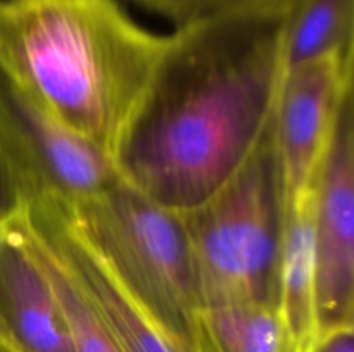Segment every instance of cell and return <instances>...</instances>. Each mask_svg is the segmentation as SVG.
<instances>
[{
    "label": "cell",
    "instance_id": "cell-8",
    "mask_svg": "<svg viewBox=\"0 0 354 352\" xmlns=\"http://www.w3.org/2000/svg\"><path fill=\"white\" fill-rule=\"evenodd\" d=\"M21 223L61 261L123 352H180L85 244L62 202L31 200Z\"/></svg>",
    "mask_w": 354,
    "mask_h": 352
},
{
    "label": "cell",
    "instance_id": "cell-13",
    "mask_svg": "<svg viewBox=\"0 0 354 352\" xmlns=\"http://www.w3.org/2000/svg\"><path fill=\"white\" fill-rule=\"evenodd\" d=\"M16 228L28 251L45 271L57 295L59 304L68 320L75 352H123L61 261L24 228L21 217L16 221Z\"/></svg>",
    "mask_w": 354,
    "mask_h": 352
},
{
    "label": "cell",
    "instance_id": "cell-2",
    "mask_svg": "<svg viewBox=\"0 0 354 352\" xmlns=\"http://www.w3.org/2000/svg\"><path fill=\"white\" fill-rule=\"evenodd\" d=\"M165 43L118 0H0V69L111 157Z\"/></svg>",
    "mask_w": 354,
    "mask_h": 352
},
{
    "label": "cell",
    "instance_id": "cell-19",
    "mask_svg": "<svg viewBox=\"0 0 354 352\" xmlns=\"http://www.w3.org/2000/svg\"><path fill=\"white\" fill-rule=\"evenodd\" d=\"M185 352H197V351H185Z\"/></svg>",
    "mask_w": 354,
    "mask_h": 352
},
{
    "label": "cell",
    "instance_id": "cell-5",
    "mask_svg": "<svg viewBox=\"0 0 354 352\" xmlns=\"http://www.w3.org/2000/svg\"><path fill=\"white\" fill-rule=\"evenodd\" d=\"M0 145L28 202L73 206L121 182L114 159L45 113L0 69Z\"/></svg>",
    "mask_w": 354,
    "mask_h": 352
},
{
    "label": "cell",
    "instance_id": "cell-6",
    "mask_svg": "<svg viewBox=\"0 0 354 352\" xmlns=\"http://www.w3.org/2000/svg\"><path fill=\"white\" fill-rule=\"evenodd\" d=\"M353 92V54H335L286 71L273 138L287 206L317 188L335 124Z\"/></svg>",
    "mask_w": 354,
    "mask_h": 352
},
{
    "label": "cell",
    "instance_id": "cell-9",
    "mask_svg": "<svg viewBox=\"0 0 354 352\" xmlns=\"http://www.w3.org/2000/svg\"><path fill=\"white\" fill-rule=\"evenodd\" d=\"M0 352H75L64 311L16 223L0 254Z\"/></svg>",
    "mask_w": 354,
    "mask_h": 352
},
{
    "label": "cell",
    "instance_id": "cell-7",
    "mask_svg": "<svg viewBox=\"0 0 354 352\" xmlns=\"http://www.w3.org/2000/svg\"><path fill=\"white\" fill-rule=\"evenodd\" d=\"M346 97L315 200L317 337L354 326V104Z\"/></svg>",
    "mask_w": 354,
    "mask_h": 352
},
{
    "label": "cell",
    "instance_id": "cell-3",
    "mask_svg": "<svg viewBox=\"0 0 354 352\" xmlns=\"http://www.w3.org/2000/svg\"><path fill=\"white\" fill-rule=\"evenodd\" d=\"M64 206L75 230L124 293L180 352L196 351L201 302L183 214L123 179Z\"/></svg>",
    "mask_w": 354,
    "mask_h": 352
},
{
    "label": "cell",
    "instance_id": "cell-15",
    "mask_svg": "<svg viewBox=\"0 0 354 352\" xmlns=\"http://www.w3.org/2000/svg\"><path fill=\"white\" fill-rule=\"evenodd\" d=\"M138 6L161 14L166 19L173 21L176 26L190 23L207 14L206 0H135Z\"/></svg>",
    "mask_w": 354,
    "mask_h": 352
},
{
    "label": "cell",
    "instance_id": "cell-17",
    "mask_svg": "<svg viewBox=\"0 0 354 352\" xmlns=\"http://www.w3.org/2000/svg\"><path fill=\"white\" fill-rule=\"evenodd\" d=\"M258 2H268V0H206L207 14L216 12V10L230 9V7L248 6V3H258Z\"/></svg>",
    "mask_w": 354,
    "mask_h": 352
},
{
    "label": "cell",
    "instance_id": "cell-11",
    "mask_svg": "<svg viewBox=\"0 0 354 352\" xmlns=\"http://www.w3.org/2000/svg\"><path fill=\"white\" fill-rule=\"evenodd\" d=\"M197 352H299L279 307L221 304L203 307L196 321Z\"/></svg>",
    "mask_w": 354,
    "mask_h": 352
},
{
    "label": "cell",
    "instance_id": "cell-10",
    "mask_svg": "<svg viewBox=\"0 0 354 352\" xmlns=\"http://www.w3.org/2000/svg\"><path fill=\"white\" fill-rule=\"evenodd\" d=\"M315 200L317 188L289 206L280 257L279 311L299 352H306L317 338Z\"/></svg>",
    "mask_w": 354,
    "mask_h": 352
},
{
    "label": "cell",
    "instance_id": "cell-12",
    "mask_svg": "<svg viewBox=\"0 0 354 352\" xmlns=\"http://www.w3.org/2000/svg\"><path fill=\"white\" fill-rule=\"evenodd\" d=\"M354 0H290L283 23L286 71L354 52Z\"/></svg>",
    "mask_w": 354,
    "mask_h": 352
},
{
    "label": "cell",
    "instance_id": "cell-4",
    "mask_svg": "<svg viewBox=\"0 0 354 352\" xmlns=\"http://www.w3.org/2000/svg\"><path fill=\"white\" fill-rule=\"evenodd\" d=\"M287 211L272 126L225 185L182 213L201 309L241 302L279 307Z\"/></svg>",
    "mask_w": 354,
    "mask_h": 352
},
{
    "label": "cell",
    "instance_id": "cell-16",
    "mask_svg": "<svg viewBox=\"0 0 354 352\" xmlns=\"http://www.w3.org/2000/svg\"><path fill=\"white\" fill-rule=\"evenodd\" d=\"M306 352H354V326H342L318 335Z\"/></svg>",
    "mask_w": 354,
    "mask_h": 352
},
{
    "label": "cell",
    "instance_id": "cell-14",
    "mask_svg": "<svg viewBox=\"0 0 354 352\" xmlns=\"http://www.w3.org/2000/svg\"><path fill=\"white\" fill-rule=\"evenodd\" d=\"M26 206L23 186L0 145V221H16Z\"/></svg>",
    "mask_w": 354,
    "mask_h": 352
},
{
    "label": "cell",
    "instance_id": "cell-18",
    "mask_svg": "<svg viewBox=\"0 0 354 352\" xmlns=\"http://www.w3.org/2000/svg\"><path fill=\"white\" fill-rule=\"evenodd\" d=\"M14 223H16V221H0V254H2L3 248L7 247L10 237H12Z\"/></svg>",
    "mask_w": 354,
    "mask_h": 352
},
{
    "label": "cell",
    "instance_id": "cell-1",
    "mask_svg": "<svg viewBox=\"0 0 354 352\" xmlns=\"http://www.w3.org/2000/svg\"><path fill=\"white\" fill-rule=\"evenodd\" d=\"M289 3L216 10L166 35L114 148L124 183L185 213L244 166L273 126Z\"/></svg>",
    "mask_w": 354,
    "mask_h": 352
}]
</instances>
